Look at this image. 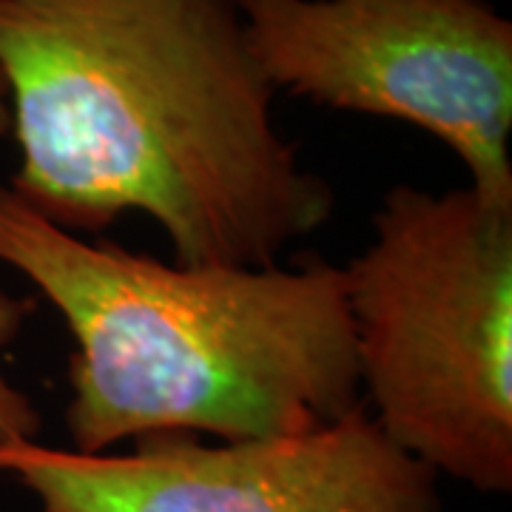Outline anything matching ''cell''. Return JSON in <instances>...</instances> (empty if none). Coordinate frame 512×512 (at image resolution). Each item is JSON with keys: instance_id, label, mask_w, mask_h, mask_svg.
<instances>
[{"instance_id": "obj_1", "label": "cell", "mask_w": 512, "mask_h": 512, "mask_svg": "<svg viewBox=\"0 0 512 512\" xmlns=\"http://www.w3.org/2000/svg\"><path fill=\"white\" fill-rule=\"evenodd\" d=\"M0 77L9 188L74 234L146 214L174 262L276 265L333 214L237 0H0Z\"/></svg>"}, {"instance_id": "obj_2", "label": "cell", "mask_w": 512, "mask_h": 512, "mask_svg": "<svg viewBox=\"0 0 512 512\" xmlns=\"http://www.w3.org/2000/svg\"><path fill=\"white\" fill-rule=\"evenodd\" d=\"M0 265L72 336L77 453L157 436H293L362 404L345 268L185 265L92 242L0 183Z\"/></svg>"}, {"instance_id": "obj_3", "label": "cell", "mask_w": 512, "mask_h": 512, "mask_svg": "<svg viewBox=\"0 0 512 512\" xmlns=\"http://www.w3.org/2000/svg\"><path fill=\"white\" fill-rule=\"evenodd\" d=\"M359 393L404 453L512 490V202L393 185L345 265Z\"/></svg>"}, {"instance_id": "obj_4", "label": "cell", "mask_w": 512, "mask_h": 512, "mask_svg": "<svg viewBox=\"0 0 512 512\" xmlns=\"http://www.w3.org/2000/svg\"><path fill=\"white\" fill-rule=\"evenodd\" d=\"M274 92L402 120L512 202V23L484 0H237Z\"/></svg>"}, {"instance_id": "obj_5", "label": "cell", "mask_w": 512, "mask_h": 512, "mask_svg": "<svg viewBox=\"0 0 512 512\" xmlns=\"http://www.w3.org/2000/svg\"><path fill=\"white\" fill-rule=\"evenodd\" d=\"M0 476L40 512H441L439 476L404 453L365 404L293 436H157L128 453L0 444Z\"/></svg>"}, {"instance_id": "obj_6", "label": "cell", "mask_w": 512, "mask_h": 512, "mask_svg": "<svg viewBox=\"0 0 512 512\" xmlns=\"http://www.w3.org/2000/svg\"><path fill=\"white\" fill-rule=\"evenodd\" d=\"M35 311V299L0 288V356L18 342V336L29 325ZM40 430H43V416L37 404L0 367V444L37 441Z\"/></svg>"}, {"instance_id": "obj_7", "label": "cell", "mask_w": 512, "mask_h": 512, "mask_svg": "<svg viewBox=\"0 0 512 512\" xmlns=\"http://www.w3.org/2000/svg\"><path fill=\"white\" fill-rule=\"evenodd\" d=\"M9 126H12V120H9V100H6V86H3V77H0V137L9 134Z\"/></svg>"}]
</instances>
